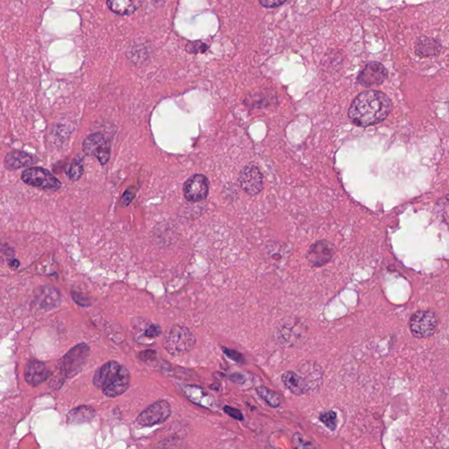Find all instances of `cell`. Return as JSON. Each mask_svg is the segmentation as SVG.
<instances>
[{
  "mask_svg": "<svg viewBox=\"0 0 449 449\" xmlns=\"http://www.w3.org/2000/svg\"><path fill=\"white\" fill-rule=\"evenodd\" d=\"M392 104L387 95L377 90H368L352 102L348 117L355 126L367 127L383 123L389 116Z\"/></svg>",
  "mask_w": 449,
  "mask_h": 449,
  "instance_id": "6da1fadb",
  "label": "cell"
},
{
  "mask_svg": "<svg viewBox=\"0 0 449 449\" xmlns=\"http://www.w3.org/2000/svg\"><path fill=\"white\" fill-rule=\"evenodd\" d=\"M195 342L191 330L183 326H175L165 337L164 348L171 355H181L191 350Z\"/></svg>",
  "mask_w": 449,
  "mask_h": 449,
  "instance_id": "7a4b0ae2",
  "label": "cell"
},
{
  "mask_svg": "<svg viewBox=\"0 0 449 449\" xmlns=\"http://www.w3.org/2000/svg\"><path fill=\"white\" fill-rule=\"evenodd\" d=\"M21 179L27 185L49 191H58L62 183L46 168L32 167L21 175Z\"/></svg>",
  "mask_w": 449,
  "mask_h": 449,
  "instance_id": "3957f363",
  "label": "cell"
},
{
  "mask_svg": "<svg viewBox=\"0 0 449 449\" xmlns=\"http://www.w3.org/2000/svg\"><path fill=\"white\" fill-rule=\"evenodd\" d=\"M438 316L433 311H420L410 321L411 333L417 338H426L433 335L438 327Z\"/></svg>",
  "mask_w": 449,
  "mask_h": 449,
  "instance_id": "277c9868",
  "label": "cell"
},
{
  "mask_svg": "<svg viewBox=\"0 0 449 449\" xmlns=\"http://www.w3.org/2000/svg\"><path fill=\"white\" fill-rule=\"evenodd\" d=\"M90 355L89 346L82 343L68 351L60 363L62 373L65 377H71L82 369Z\"/></svg>",
  "mask_w": 449,
  "mask_h": 449,
  "instance_id": "5b68a950",
  "label": "cell"
},
{
  "mask_svg": "<svg viewBox=\"0 0 449 449\" xmlns=\"http://www.w3.org/2000/svg\"><path fill=\"white\" fill-rule=\"evenodd\" d=\"M171 414L170 405L166 400L155 402L140 414L136 424L140 426H151L164 422Z\"/></svg>",
  "mask_w": 449,
  "mask_h": 449,
  "instance_id": "8992f818",
  "label": "cell"
},
{
  "mask_svg": "<svg viewBox=\"0 0 449 449\" xmlns=\"http://www.w3.org/2000/svg\"><path fill=\"white\" fill-rule=\"evenodd\" d=\"M83 151L87 155L98 158L102 165L107 164L110 158L107 140L101 133H92L84 140Z\"/></svg>",
  "mask_w": 449,
  "mask_h": 449,
  "instance_id": "52a82bcc",
  "label": "cell"
},
{
  "mask_svg": "<svg viewBox=\"0 0 449 449\" xmlns=\"http://www.w3.org/2000/svg\"><path fill=\"white\" fill-rule=\"evenodd\" d=\"M239 183L243 191L255 195L264 188V176L255 165H248L240 174Z\"/></svg>",
  "mask_w": 449,
  "mask_h": 449,
  "instance_id": "ba28073f",
  "label": "cell"
},
{
  "mask_svg": "<svg viewBox=\"0 0 449 449\" xmlns=\"http://www.w3.org/2000/svg\"><path fill=\"white\" fill-rule=\"evenodd\" d=\"M388 71L382 64L372 62L368 64L357 77V82L364 87L379 86L387 79Z\"/></svg>",
  "mask_w": 449,
  "mask_h": 449,
  "instance_id": "9c48e42d",
  "label": "cell"
},
{
  "mask_svg": "<svg viewBox=\"0 0 449 449\" xmlns=\"http://www.w3.org/2000/svg\"><path fill=\"white\" fill-rule=\"evenodd\" d=\"M209 192V183L203 175H195L186 181L183 186V194L187 201L198 202L204 201Z\"/></svg>",
  "mask_w": 449,
  "mask_h": 449,
  "instance_id": "30bf717a",
  "label": "cell"
},
{
  "mask_svg": "<svg viewBox=\"0 0 449 449\" xmlns=\"http://www.w3.org/2000/svg\"><path fill=\"white\" fill-rule=\"evenodd\" d=\"M51 376V371L47 369L44 363L32 360L25 368V379L32 386H38Z\"/></svg>",
  "mask_w": 449,
  "mask_h": 449,
  "instance_id": "8fae6325",
  "label": "cell"
},
{
  "mask_svg": "<svg viewBox=\"0 0 449 449\" xmlns=\"http://www.w3.org/2000/svg\"><path fill=\"white\" fill-rule=\"evenodd\" d=\"M333 255V249L326 242L315 243L308 253L309 263L313 267H320L329 263Z\"/></svg>",
  "mask_w": 449,
  "mask_h": 449,
  "instance_id": "7c38bea8",
  "label": "cell"
},
{
  "mask_svg": "<svg viewBox=\"0 0 449 449\" xmlns=\"http://www.w3.org/2000/svg\"><path fill=\"white\" fill-rule=\"evenodd\" d=\"M120 367V365L114 361H109V363L103 365L93 377V383H94L96 387L103 389L110 385L116 379Z\"/></svg>",
  "mask_w": 449,
  "mask_h": 449,
  "instance_id": "4fadbf2b",
  "label": "cell"
},
{
  "mask_svg": "<svg viewBox=\"0 0 449 449\" xmlns=\"http://www.w3.org/2000/svg\"><path fill=\"white\" fill-rule=\"evenodd\" d=\"M61 301V295L52 286L40 287L36 292V302L40 308L51 310L57 307Z\"/></svg>",
  "mask_w": 449,
  "mask_h": 449,
  "instance_id": "5bb4252c",
  "label": "cell"
},
{
  "mask_svg": "<svg viewBox=\"0 0 449 449\" xmlns=\"http://www.w3.org/2000/svg\"><path fill=\"white\" fill-rule=\"evenodd\" d=\"M130 385V374L126 367L121 366L116 379L107 387L102 389L109 398H116L127 392Z\"/></svg>",
  "mask_w": 449,
  "mask_h": 449,
  "instance_id": "9a60e30c",
  "label": "cell"
},
{
  "mask_svg": "<svg viewBox=\"0 0 449 449\" xmlns=\"http://www.w3.org/2000/svg\"><path fill=\"white\" fill-rule=\"evenodd\" d=\"M37 158L34 155L24 151H12L5 155V167L9 170H16L18 168L36 164Z\"/></svg>",
  "mask_w": 449,
  "mask_h": 449,
  "instance_id": "2e32d148",
  "label": "cell"
},
{
  "mask_svg": "<svg viewBox=\"0 0 449 449\" xmlns=\"http://www.w3.org/2000/svg\"><path fill=\"white\" fill-rule=\"evenodd\" d=\"M283 383L293 394L303 395L308 392L309 385L303 377L294 372H285L282 376Z\"/></svg>",
  "mask_w": 449,
  "mask_h": 449,
  "instance_id": "e0dca14e",
  "label": "cell"
},
{
  "mask_svg": "<svg viewBox=\"0 0 449 449\" xmlns=\"http://www.w3.org/2000/svg\"><path fill=\"white\" fill-rule=\"evenodd\" d=\"M142 3V0H107L109 9L118 15L133 14Z\"/></svg>",
  "mask_w": 449,
  "mask_h": 449,
  "instance_id": "ac0fdd59",
  "label": "cell"
},
{
  "mask_svg": "<svg viewBox=\"0 0 449 449\" xmlns=\"http://www.w3.org/2000/svg\"><path fill=\"white\" fill-rule=\"evenodd\" d=\"M96 411L92 407L83 405L70 411L68 413L67 420L68 424L71 425H79V424L90 422L94 419Z\"/></svg>",
  "mask_w": 449,
  "mask_h": 449,
  "instance_id": "d6986e66",
  "label": "cell"
},
{
  "mask_svg": "<svg viewBox=\"0 0 449 449\" xmlns=\"http://www.w3.org/2000/svg\"><path fill=\"white\" fill-rule=\"evenodd\" d=\"M183 391L186 397L191 399V401L194 402L195 404L204 407H210L213 405V398L202 388L196 387V386H185Z\"/></svg>",
  "mask_w": 449,
  "mask_h": 449,
  "instance_id": "ffe728a7",
  "label": "cell"
},
{
  "mask_svg": "<svg viewBox=\"0 0 449 449\" xmlns=\"http://www.w3.org/2000/svg\"><path fill=\"white\" fill-rule=\"evenodd\" d=\"M435 40L430 39H421L418 42L416 51L420 55H436L439 51V47Z\"/></svg>",
  "mask_w": 449,
  "mask_h": 449,
  "instance_id": "44dd1931",
  "label": "cell"
},
{
  "mask_svg": "<svg viewBox=\"0 0 449 449\" xmlns=\"http://www.w3.org/2000/svg\"><path fill=\"white\" fill-rule=\"evenodd\" d=\"M257 392L258 395L260 396V397L263 398L268 405H270L271 407L276 408L279 407L280 398L276 392L270 391V389L264 387V386L258 388Z\"/></svg>",
  "mask_w": 449,
  "mask_h": 449,
  "instance_id": "7402d4cb",
  "label": "cell"
},
{
  "mask_svg": "<svg viewBox=\"0 0 449 449\" xmlns=\"http://www.w3.org/2000/svg\"><path fill=\"white\" fill-rule=\"evenodd\" d=\"M84 165L82 157H76L70 166L68 171V179L71 181H77L83 176Z\"/></svg>",
  "mask_w": 449,
  "mask_h": 449,
  "instance_id": "603a6c76",
  "label": "cell"
},
{
  "mask_svg": "<svg viewBox=\"0 0 449 449\" xmlns=\"http://www.w3.org/2000/svg\"><path fill=\"white\" fill-rule=\"evenodd\" d=\"M321 422L325 425L327 428L335 430L337 426V416L335 413L332 411H326L320 416Z\"/></svg>",
  "mask_w": 449,
  "mask_h": 449,
  "instance_id": "cb8c5ba5",
  "label": "cell"
},
{
  "mask_svg": "<svg viewBox=\"0 0 449 449\" xmlns=\"http://www.w3.org/2000/svg\"><path fill=\"white\" fill-rule=\"evenodd\" d=\"M224 353L230 358L231 360L236 361V363H242L244 361L243 359L242 355L239 353L238 351L233 350V349H229L227 348H223Z\"/></svg>",
  "mask_w": 449,
  "mask_h": 449,
  "instance_id": "d4e9b609",
  "label": "cell"
},
{
  "mask_svg": "<svg viewBox=\"0 0 449 449\" xmlns=\"http://www.w3.org/2000/svg\"><path fill=\"white\" fill-rule=\"evenodd\" d=\"M224 413L227 414V415L232 417L233 419L240 421L243 420V416H242V413H241V411L238 409H235V408H233L231 407H224Z\"/></svg>",
  "mask_w": 449,
  "mask_h": 449,
  "instance_id": "484cf974",
  "label": "cell"
},
{
  "mask_svg": "<svg viewBox=\"0 0 449 449\" xmlns=\"http://www.w3.org/2000/svg\"><path fill=\"white\" fill-rule=\"evenodd\" d=\"M285 1L286 0H259L260 4L266 8H279V6L283 5Z\"/></svg>",
  "mask_w": 449,
  "mask_h": 449,
  "instance_id": "4316f807",
  "label": "cell"
},
{
  "mask_svg": "<svg viewBox=\"0 0 449 449\" xmlns=\"http://www.w3.org/2000/svg\"><path fill=\"white\" fill-rule=\"evenodd\" d=\"M73 297L74 300L76 301L77 304L82 305V307H88V305H90L89 299L84 297V295L79 294V293H73Z\"/></svg>",
  "mask_w": 449,
  "mask_h": 449,
  "instance_id": "83f0119b",
  "label": "cell"
},
{
  "mask_svg": "<svg viewBox=\"0 0 449 449\" xmlns=\"http://www.w3.org/2000/svg\"><path fill=\"white\" fill-rule=\"evenodd\" d=\"M161 333L162 329L160 326L157 325H152L148 330H146L145 335L146 337H151V338H154V337L160 335Z\"/></svg>",
  "mask_w": 449,
  "mask_h": 449,
  "instance_id": "f1b7e54d",
  "label": "cell"
},
{
  "mask_svg": "<svg viewBox=\"0 0 449 449\" xmlns=\"http://www.w3.org/2000/svg\"><path fill=\"white\" fill-rule=\"evenodd\" d=\"M157 353L154 350H146L140 354V359L148 361L154 359Z\"/></svg>",
  "mask_w": 449,
  "mask_h": 449,
  "instance_id": "f546056e",
  "label": "cell"
},
{
  "mask_svg": "<svg viewBox=\"0 0 449 449\" xmlns=\"http://www.w3.org/2000/svg\"><path fill=\"white\" fill-rule=\"evenodd\" d=\"M133 196H135V194H133L132 192L127 191L126 193H125L123 198H121V201H123L125 205H127L131 201H132Z\"/></svg>",
  "mask_w": 449,
  "mask_h": 449,
  "instance_id": "4dcf8cb0",
  "label": "cell"
},
{
  "mask_svg": "<svg viewBox=\"0 0 449 449\" xmlns=\"http://www.w3.org/2000/svg\"><path fill=\"white\" fill-rule=\"evenodd\" d=\"M9 266L14 268V269H17L18 266H20V261L16 260V259H12V260L9 261Z\"/></svg>",
  "mask_w": 449,
  "mask_h": 449,
  "instance_id": "1f68e13d",
  "label": "cell"
}]
</instances>
